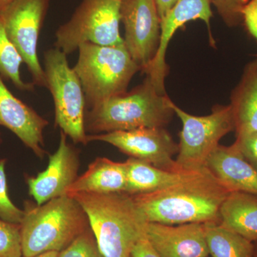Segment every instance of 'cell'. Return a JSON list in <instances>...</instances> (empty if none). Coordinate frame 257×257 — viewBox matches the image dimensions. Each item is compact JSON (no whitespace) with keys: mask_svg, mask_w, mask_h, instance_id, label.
<instances>
[{"mask_svg":"<svg viewBox=\"0 0 257 257\" xmlns=\"http://www.w3.org/2000/svg\"><path fill=\"white\" fill-rule=\"evenodd\" d=\"M233 144L245 160L257 169V132L236 138Z\"/></svg>","mask_w":257,"mask_h":257,"instance_id":"obj_27","label":"cell"},{"mask_svg":"<svg viewBox=\"0 0 257 257\" xmlns=\"http://www.w3.org/2000/svg\"><path fill=\"white\" fill-rule=\"evenodd\" d=\"M254 247H255V257H257V241L254 242Z\"/></svg>","mask_w":257,"mask_h":257,"instance_id":"obj_33","label":"cell"},{"mask_svg":"<svg viewBox=\"0 0 257 257\" xmlns=\"http://www.w3.org/2000/svg\"><path fill=\"white\" fill-rule=\"evenodd\" d=\"M178 0H155L161 21L168 14Z\"/></svg>","mask_w":257,"mask_h":257,"instance_id":"obj_30","label":"cell"},{"mask_svg":"<svg viewBox=\"0 0 257 257\" xmlns=\"http://www.w3.org/2000/svg\"><path fill=\"white\" fill-rule=\"evenodd\" d=\"M242 23L257 40V0H251L242 12Z\"/></svg>","mask_w":257,"mask_h":257,"instance_id":"obj_28","label":"cell"},{"mask_svg":"<svg viewBox=\"0 0 257 257\" xmlns=\"http://www.w3.org/2000/svg\"><path fill=\"white\" fill-rule=\"evenodd\" d=\"M126 184L124 162H116L98 157L88 167L83 175L77 177L67 189L65 195L78 193L124 192Z\"/></svg>","mask_w":257,"mask_h":257,"instance_id":"obj_17","label":"cell"},{"mask_svg":"<svg viewBox=\"0 0 257 257\" xmlns=\"http://www.w3.org/2000/svg\"><path fill=\"white\" fill-rule=\"evenodd\" d=\"M206 168L229 192L257 195V169L245 160L234 144L216 147Z\"/></svg>","mask_w":257,"mask_h":257,"instance_id":"obj_16","label":"cell"},{"mask_svg":"<svg viewBox=\"0 0 257 257\" xmlns=\"http://www.w3.org/2000/svg\"><path fill=\"white\" fill-rule=\"evenodd\" d=\"M0 257H23L20 224L0 219Z\"/></svg>","mask_w":257,"mask_h":257,"instance_id":"obj_23","label":"cell"},{"mask_svg":"<svg viewBox=\"0 0 257 257\" xmlns=\"http://www.w3.org/2000/svg\"><path fill=\"white\" fill-rule=\"evenodd\" d=\"M126 184L124 192L130 195L156 192L177 183L194 172L169 171L130 157L126 162Z\"/></svg>","mask_w":257,"mask_h":257,"instance_id":"obj_20","label":"cell"},{"mask_svg":"<svg viewBox=\"0 0 257 257\" xmlns=\"http://www.w3.org/2000/svg\"><path fill=\"white\" fill-rule=\"evenodd\" d=\"M211 5V0H178L161 21L160 46L153 60L143 71L160 94H167L165 79L169 67L166 63V53L171 39L179 28L192 20H202L207 25L211 42L214 44L210 26L213 17Z\"/></svg>","mask_w":257,"mask_h":257,"instance_id":"obj_12","label":"cell"},{"mask_svg":"<svg viewBox=\"0 0 257 257\" xmlns=\"http://www.w3.org/2000/svg\"><path fill=\"white\" fill-rule=\"evenodd\" d=\"M130 257H160L155 248L152 247L147 236L140 241L134 247Z\"/></svg>","mask_w":257,"mask_h":257,"instance_id":"obj_29","label":"cell"},{"mask_svg":"<svg viewBox=\"0 0 257 257\" xmlns=\"http://www.w3.org/2000/svg\"><path fill=\"white\" fill-rule=\"evenodd\" d=\"M120 3L121 0H82L70 20L56 32V48L69 55L84 43L123 45Z\"/></svg>","mask_w":257,"mask_h":257,"instance_id":"obj_7","label":"cell"},{"mask_svg":"<svg viewBox=\"0 0 257 257\" xmlns=\"http://www.w3.org/2000/svg\"><path fill=\"white\" fill-rule=\"evenodd\" d=\"M48 124L47 119L10 92L0 77V126L14 133L40 158L46 154L43 132Z\"/></svg>","mask_w":257,"mask_h":257,"instance_id":"obj_14","label":"cell"},{"mask_svg":"<svg viewBox=\"0 0 257 257\" xmlns=\"http://www.w3.org/2000/svg\"><path fill=\"white\" fill-rule=\"evenodd\" d=\"M73 67L82 84L89 109L111 96L127 91L135 74L141 70L123 45L101 46L84 43Z\"/></svg>","mask_w":257,"mask_h":257,"instance_id":"obj_5","label":"cell"},{"mask_svg":"<svg viewBox=\"0 0 257 257\" xmlns=\"http://www.w3.org/2000/svg\"><path fill=\"white\" fill-rule=\"evenodd\" d=\"M59 257H104L101 252L92 229L89 227L79 235L67 248L59 252Z\"/></svg>","mask_w":257,"mask_h":257,"instance_id":"obj_24","label":"cell"},{"mask_svg":"<svg viewBox=\"0 0 257 257\" xmlns=\"http://www.w3.org/2000/svg\"><path fill=\"white\" fill-rule=\"evenodd\" d=\"M67 55L57 48L45 52L47 88L53 97L55 125L75 144L88 143L85 130L86 100L82 84Z\"/></svg>","mask_w":257,"mask_h":257,"instance_id":"obj_6","label":"cell"},{"mask_svg":"<svg viewBox=\"0 0 257 257\" xmlns=\"http://www.w3.org/2000/svg\"><path fill=\"white\" fill-rule=\"evenodd\" d=\"M204 225L211 257H255L254 243L219 224Z\"/></svg>","mask_w":257,"mask_h":257,"instance_id":"obj_21","label":"cell"},{"mask_svg":"<svg viewBox=\"0 0 257 257\" xmlns=\"http://www.w3.org/2000/svg\"><path fill=\"white\" fill-rule=\"evenodd\" d=\"M32 257H59V252L58 251H48V252L40 253L37 256Z\"/></svg>","mask_w":257,"mask_h":257,"instance_id":"obj_31","label":"cell"},{"mask_svg":"<svg viewBox=\"0 0 257 257\" xmlns=\"http://www.w3.org/2000/svg\"><path fill=\"white\" fill-rule=\"evenodd\" d=\"M87 141L109 144L130 157L145 161L162 170L184 171L179 168L174 160V156L178 153V144L165 127L143 128L87 135Z\"/></svg>","mask_w":257,"mask_h":257,"instance_id":"obj_10","label":"cell"},{"mask_svg":"<svg viewBox=\"0 0 257 257\" xmlns=\"http://www.w3.org/2000/svg\"><path fill=\"white\" fill-rule=\"evenodd\" d=\"M15 0H0V11Z\"/></svg>","mask_w":257,"mask_h":257,"instance_id":"obj_32","label":"cell"},{"mask_svg":"<svg viewBox=\"0 0 257 257\" xmlns=\"http://www.w3.org/2000/svg\"><path fill=\"white\" fill-rule=\"evenodd\" d=\"M50 2L15 0L0 11L7 36L26 64L32 83L46 88V75L38 59L37 46Z\"/></svg>","mask_w":257,"mask_h":257,"instance_id":"obj_9","label":"cell"},{"mask_svg":"<svg viewBox=\"0 0 257 257\" xmlns=\"http://www.w3.org/2000/svg\"><path fill=\"white\" fill-rule=\"evenodd\" d=\"M69 197L78 202L104 257H130L146 236L148 222L133 195L125 192L78 193Z\"/></svg>","mask_w":257,"mask_h":257,"instance_id":"obj_2","label":"cell"},{"mask_svg":"<svg viewBox=\"0 0 257 257\" xmlns=\"http://www.w3.org/2000/svg\"></svg>","mask_w":257,"mask_h":257,"instance_id":"obj_35","label":"cell"},{"mask_svg":"<svg viewBox=\"0 0 257 257\" xmlns=\"http://www.w3.org/2000/svg\"><path fill=\"white\" fill-rule=\"evenodd\" d=\"M230 101L236 138L257 132V58L243 69Z\"/></svg>","mask_w":257,"mask_h":257,"instance_id":"obj_18","label":"cell"},{"mask_svg":"<svg viewBox=\"0 0 257 257\" xmlns=\"http://www.w3.org/2000/svg\"><path fill=\"white\" fill-rule=\"evenodd\" d=\"M20 223L23 256L60 251L90 227L85 211L76 199L67 195L37 205L25 203Z\"/></svg>","mask_w":257,"mask_h":257,"instance_id":"obj_4","label":"cell"},{"mask_svg":"<svg viewBox=\"0 0 257 257\" xmlns=\"http://www.w3.org/2000/svg\"><path fill=\"white\" fill-rule=\"evenodd\" d=\"M119 13L124 46L143 72L160 43L161 20L155 0H121Z\"/></svg>","mask_w":257,"mask_h":257,"instance_id":"obj_11","label":"cell"},{"mask_svg":"<svg viewBox=\"0 0 257 257\" xmlns=\"http://www.w3.org/2000/svg\"><path fill=\"white\" fill-rule=\"evenodd\" d=\"M219 224L254 243L257 241V195L229 192L219 211Z\"/></svg>","mask_w":257,"mask_h":257,"instance_id":"obj_19","label":"cell"},{"mask_svg":"<svg viewBox=\"0 0 257 257\" xmlns=\"http://www.w3.org/2000/svg\"><path fill=\"white\" fill-rule=\"evenodd\" d=\"M23 63L21 56L7 36L0 20V77L11 81L21 91H33V83L24 82L20 75V66Z\"/></svg>","mask_w":257,"mask_h":257,"instance_id":"obj_22","label":"cell"},{"mask_svg":"<svg viewBox=\"0 0 257 257\" xmlns=\"http://www.w3.org/2000/svg\"><path fill=\"white\" fill-rule=\"evenodd\" d=\"M6 163V159H0V219L20 224L23 220L24 210L15 205L8 194Z\"/></svg>","mask_w":257,"mask_h":257,"instance_id":"obj_25","label":"cell"},{"mask_svg":"<svg viewBox=\"0 0 257 257\" xmlns=\"http://www.w3.org/2000/svg\"><path fill=\"white\" fill-rule=\"evenodd\" d=\"M146 236L160 257H209L204 224L148 222Z\"/></svg>","mask_w":257,"mask_h":257,"instance_id":"obj_15","label":"cell"},{"mask_svg":"<svg viewBox=\"0 0 257 257\" xmlns=\"http://www.w3.org/2000/svg\"><path fill=\"white\" fill-rule=\"evenodd\" d=\"M79 159L77 152L67 143V136L61 132L58 149L49 157L46 170L36 177L26 178L29 194L37 205L65 195L66 191L78 177Z\"/></svg>","mask_w":257,"mask_h":257,"instance_id":"obj_13","label":"cell"},{"mask_svg":"<svg viewBox=\"0 0 257 257\" xmlns=\"http://www.w3.org/2000/svg\"><path fill=\"white\" fill-rule=\"evenodd\" d=\"M251 0H211L221 20L229 28L242 23V12Z\"/></svg>","mask_w":257,"mask_h":257,"instance_id":"obj_26","label":"cell"},{"mask_svg":"<svg viewBox=\"0 0 257 257\" xmlns=\"http://www.w3.org/2000/svg\"><path fill=\"white\" fill-rule=\"evenodd\" d=\"M172 107L182 123L176 163L181 170L195 172L206 169L208 158L219 141L234 131L231 106L215 105L210 114L195 116L172 101Z\"/></svg>","mask_w":257,"mask_h":257,"instance_id":"obj_8","label":"cell"},{"mask_svg":"<svg viewBox=\"0 0 257 257\" xmlns=\"http://www.w3.org/2000/svg\"><path fill=\"white\" fill-rule=\"evenodd\" d=\"M167 94L149 77L130 92L106 99L85 114V130L93 135L143 128L165 127L175 114Z\"/></svg>","mask_w":257,"mask_h":257,"instance_id":"obj_3","label":"cell"},{"mask_svg":"<svg viewBox=\"0 0 257 257\" xmlns=\"http://www.w3.org/2000/svg\"><path fill=\"white\" fill-rule=\"evenodd\" d=\"M3 143V139H2L1 133H0V145Z\"/></svg>","mask_w":257,"mask_h":257,"instance_id":"obj_34","label":"cell"},{"mask_svg":"<svg viewBox=\"0 0 257 257\" xmlns=\"http://www.w3.org/2000/svg\"><path fill=\"white\" fill-rule=\"evenodd\" d=\"M229 194L207 168L156 192L133 195L147 222L168 225L219 224Z\"/></svg>","mask_w":257,"mask_h":257,"instance_id":"obj_1","label":"cell"}]
</instances>
